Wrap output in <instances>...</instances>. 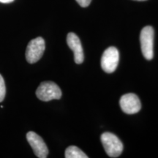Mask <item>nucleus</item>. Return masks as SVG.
I'll list each match as a JSON object with an SVG mask.
<instances>
[{"label":"nucleus","instance_id":"obj_6","mask_svg":"<svg viewBox=\"0 0 158 158\" xmlns=\"http://www.w3.org/2000/svg\"><path fill=\"white\" fill-rule=\"evenodd\" d=\"M27 139L29 145L32 148L35 155L39 158H45L48 157V149L46 144L40 136L30 131L27 134Z\"/></svg>","mask_w":158,"mask_h":158},{"label":"nucleus","instance_id":"obj_13","mask_svg":"<svg viewBox=\"0 0 158 158\" xmlns=\"http://www.w3.org/2000/svg\"><path fill=\"white\" fill-rule=\"evenodd\" d=\"M135 1H146V0H135Z\"/></svg>","mask_w":158,"mask_h":158},{"label":"nucleus","instance_id":"obj_4","mask_svg":"<svg viewBox=\"0 0 158 158\" xmlns=\"http://www.w3.org/2000/svg\"><path fill=\"white\" fill-rule=\"evenodd\" d=\"M45 48V40L43 37H38L31 40L27 45L26 51V59L30 64L38 62L42 57Z\"/></svg>","mask_w":158,"mask_h":158},{"label":"nucleus","instance_id":"obj_1","mask_svg":"<svg viewBox=\"0 0 158 158\" xmlns=\"http://www.w3.org/2000/svg\"><path fill=\"white\" fill-rule=\"evenodd\" d=\"M100 140L105 151L109 157H117L122 153L124 148L123 143L114 134L108 132L102 133Z\"/></svg>","mask_w":158,"mask_h":158},{"label":"nucleus","instance_id":"obj_12","mask_svg":"<svg viewBox=\"0 0 158 158\" xmlns=\"http://www.w3.org/2000/svg\"><path fill=\"white\" fill-rule=\"evenodd\" d=\"M14 0H0V2L1 3H4V4H7V3H11Z\"/></svg>","mask_w":158,"mask_h":158},{"label":"nucleus","instance_id":"obj_3","mask_svg":"<svg viewBox=\"0 0 158 158\" xmlns=\"http://www.w3.org/2000/svg\"><path fill=\"white\" fill-rule=\"evenodd\" d=\"M36 95L37 98L44 102L52 100H59L62 97V91L56 84L52 81L41 83L37 89Z\"/></svg>","mask_w":158,"mask_h":158},{"label":"nucleus","instance_id":"obj_2","mask_svg":"<svg viewBox=\"0 0 158 158\" xmlns=\"http://www.w3.org/2000/svg\"><path fill=\"white\" fill-rule=\"evenodd\" d=\"M154 37L155 31L152 27L147 26L142 29L140 35L141 52L147 60H152L154 57Z\"/></svg>","mask_w":158,"mask_h":158},{"label":"nucleus","instance_id":"obj_9","mask_svg":"<svg viewBox=\"0 0 158 158\" xmlns=\"http://www.w3.org/2000/svg\"><path fill=\"white\" fill-rule=\"evenodd\" d=\"M64 157L66 158H88V156L84 153V152L75 146H70L67 148Z\"/></svg>","mask_w":158,"mask_h":158},{"label":"nucleus","instance_id":"obj_7","mask_svg":"<svg viewBox=\"0 0 158 158\" xmlns=\"http://www.w3.org/2000/svg\"><path fill=\"white\" fill-rule=\"evenodd\" d=\"M119 105L123 112L127 114L138 113L141 108V103L139 98L136 94L133 93L122 95L120 98Z\"/></svg>","mask_w":158,"mask_h":158},{"label":"nucleus","instance_id":"obj_10","mask_svg":"<svg viewBox=\"0 0 158 158\" xmlns=\"http://www.w3.org/2000/svg\"><path fill=\"white\" fill-rule=\"evenodd\" d=\"M6 94V87L5 83L4 81L3 77L0 75V102H2L5 99Z\"/></svg>","mask_w":158,"mask_h":158},{"label":"nucleus","instance_id":"obj_5","mask_svg":"<svg viewBox=\"0 0 158 158\" xmlns=\"http://www.w3.org/2000/svg\"><path fill=\"white\" fill-rule=\"evenodd\" d=\"M119 53L115 47H109L104 51L101 58V68L107 73H112L117 68Z\"/></svg>","mask_w":158,"mask_h":158},{"label":"nucleus","instance_id":"obj_8","mask_svg":"<svg viewBox=\"0 0 158 158\" xmlns=\"http://www.w3.org/2000/svg\"><path fill=\"white\" fill-rule=\"evenodd\" d=\"M67 43L70 48L74 53V60L76 64H81L84 62V51L80 39L73 32H70L67 37Z\"/></svg>","mask_w":158,"mask_h":158},{"label":"nucleus","instance_id":"obj_11","mask_svg":"<svg viewBox=\"0 0 158 158\" xmlns=\"http://www.w3.org/2000/svg\"><path fill=\"white\" fill-rule=\"evenodd\" d=\"M76 2L82 7H86L90 5L92 0H76Z\"/></svg>","mask_w":158,"mask_h":158}]
</instances>
